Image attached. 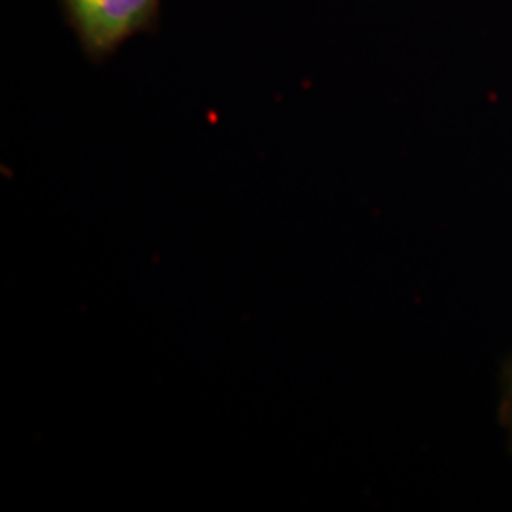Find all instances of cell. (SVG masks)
Listing matches in <instances>:
<instances>
[{
	"instance_id": "6da1fadb",
	"label": "cell",
	"mask_w": 512,
	"mask_h": 512,
	"mask_svg": "<svg viewBox=\"0 0 512 512\" xmlns=\"http://www.w3.org/2000/svg\"><path fill=\"white\" fill-rule=\"evenodd\" d=\"M162 0H63L80 46L93 61L156 25Z\"/></svg>"
}]
</instances>
